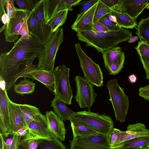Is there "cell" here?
Returning <instances> with one entry per match:
<instances>
[{
  "label": "cell",
  "instance_id": "10",
  "mask_svg": "<svg viewBox=\"0 0 149 149\" xmlns=\"http://www.w3.org/2000/svg\"><path fill=\"white\" fill-rule=\"evenodd\" d=\"M28 127L29 133L25 136L21 137V140H50L55 137L49 128L46 115L41 113L36 116L29 124Z\"/></svg>",
  "mask_w": 149,
  "mask_h": 149
},
{
  "label": "cell",
  "instance_id": "51",
  "mask_svg": "<svg viewBox=\"0 0 149 149\" xmlns=\"http://www.w3.org/2000/svg\"><path fill=\"white\" fill-rule=\"evenodd\" d=\"M6 5V0H0V17L3 15Z\"/></svg>",
  "mask_w": 149,
  "mask_h": 149
},
{
  "label": "cell",
  "instance_id": "21",
  "mask_svg": "<svg viewBox=\"0 0 149 149\" xmlns=\"http://www.w3.org/2000/svg\"><path fill=\"white\" fill-rule=\"evenodd\" d=\"M126 131L128 134L125 141L139 137L149 136V130L144 124L140 122L128 125Z\"/></svg>",
  "mask_w": 149,
  "mask_h": 149
},
{
  "label": "cell",
  "instance_id": "38",
  "mask_svg": "<svg viewBox=\"0 0 149 149\" xmlns=\"http://www.w3.org/2000/svg\"><path fill=\"white\" fill-rule=\"evenodd\" d=\"M135 48L139 56L149 57V44L145 41L140 40Z\"/></svg>",
  "mask_w": 149,
  "mask_h": 149
},
{
  "label": "cell",
  "instance_id": "20",
  "mask_svg": "<svg viewBox=\"0 0 149 149\" xmlns=\"http://www.w3.org/2000/svg\"><path fill=\"white\" fill-rule=\"evenodd\" d=\"M51 106L53 108L54 112L63 121L70 120L76 113L70 109L65 102L56 96L52 101Z\"/></svg>",
  "mask_w": 149,
  "mask_h": 149
},
{
  "label": "cell",
  "instance_id": "28",
  "mask_svg": "<svg viewBox=\"0 0 149 149\" xmlns=\"http://www.w3.org/2000/svg\"><path fill=\"white\" fill-rule=\"evenodd\" d=\"M136 34L140 40L149 44V16L141 18L136 26Z\"/></svg>",
  "mask_w": 149,
  "mask_h": 149
},
{
  "label": "cell",
  "instance_id": "13",
  "mask_svg": "<svg viewBox=\"0 0 149 149\" xmlns=\"http://www.w3.org/2000/svg\"><path fill=\"white\" fill-rule=\"evenodd\" d=\"M30 12V11L17 8L16 15L10 19L4 30L6 41L13 42L18 39L19 31Z\"/></svg>",
  "mask_w": 149,
  "mask_h": 149
},
{
  "label": "cell",
  "instance_id": "40",
  "mask_svg": "<svg viewBox=\"0 0 149 149\" xmlns=\"http://www.w3.org/2000/svg\"><path fill=\"white\" fill-rule=\"evenodd\" d=\"M14 1L13 0H6V13L10 19L13 17L17 12V8L14 6Z\"/></svg>",
  "mask_w": 149,
  "mask_h": 149
},
{
  "label": "cell",
  "instance_id": "49",
  "mask_svg": "<svg viewBox=\"0 0 149 149\" xmlns=\"http://www.w3.org/2000/svg\"><path fill=\"white\" fill-rule=\"evenodd\" d=\"M81 1V0H65L66 4L71 7L78 5Z\"/></svg>",
  "mask_w": 149,
  "mask_h": 149
},
{
  "label": "cell",
  "instance_id": "11",
  "mask_svg": "<svg viewBox=\"0 0 149 149\" xmlns=\"http://www.w3.org/2000/svg\"><path fill=\"white\" fill-rule=\"evenodd\" d=\"M0 134L6 137L10 135L11 129L9 107V98L5 85L0 81Z\"/></svg>",
  "mask_w": 149,
  "mask_h": 149
},
{
  "label": "cell",
  "instance_id": "45",
  "mask_svg": "<svg viewBox=\"0 0 149 149\" xmlns=\"http://www.w3.org/2000/svg\"><path fill=\"white\" fill-rule=\"evenodd\" d=\"M21 137V136L13 135L12 137V143L9 149H18Z\"/></svg>",
  "mask_w": 149,
  "mask_h": 149
},
{
  "label": "cell",
  "instance_id": "30",
  "mask_svg": "<svg viewBox=\"0 0 149 149\" xmlns=\"http://www.w3.org/2000/svg\"><path fill=\"white\" fill-rule=\"evenodd\" d=\"M36 149H67L64 145L56 137L50 140L40 139Z\"/></svg>",
  "mask_w": 149,
  "mask_h": 149
},
{
  "label": "cell",
  "instance_id": "25",
  "mask_svg": "<svg viewBox=\"0 0 149 149\" xmlns=\"http://www.w3.org/2000/svg\"><path fill=\"white\" fill-rule=\"evenodd\" d=\"M70 123L73 138L77 136L87 137L100 134L85 125L72 122Z\"/></svg>",
  "mask_w": 149,
  "mask_h": 149
},
{
  "label": "cell",
  "instance_id": "16",
  "mask_svg": "<svg viewBox=\"0 0 149 149\" xmlns=\"http://www.w3.org/2000/svg\"><path fill=\"white\" fill-rule=\"evenodd\" d=\"M98 2L84 13L71 26L72 29L76 32L80 31H92L95 13Z\"/></svg>",
  "mask_w": 149,
  "mask_h": 149
},
{
  "label": "cell",
  "instance_id": "14",
  "mask_svg": "<svg viewBox=\"0 0 149 149\" xmlns=\"http://www.w3.org/2000/svg\"><path fill=\"white\" fill-rule=\"evenodd\" d=\"M21 77L30 78L39 81L54 95V78L53 71L40 69L36 66L25 72Z\"/></svg>",
  "mask_w": 149,
  "mask_h": 149
},
{
  "label": "cell",
  "instance_id": "44",
  "mask_svg": "<svg viewBox=\"0 0 149 149\" xmlns=\"http://www.w3.org/2000/svg\"><path fill=\"white\" fill-rule=\"evenodd\" d=\"M139 95L144 99L149 100V84L140 87L139 90Z\"/></svg>",
  "mask_w": 149,
  "mask_h": 149
},
{
  "label": "cell",
  "instance_id": "8",
  "mask_svg": "<svg viewBox=\"0 0 149 149\" xmlns=\"http://www.w3.org/2000/svg\"><path fill=\"white\" fill-rule=\"evenodd\" d=\"M76 93L74 98L81 108L88 110L93 105L97 96L93 88V85L81 77L76 75L74 78Z\"/></svg>",
  "mask_w": 149,
  "mask_h": 149
},
{
  "label": "cell",
  "instance_id": "19",
  "mask_svg": "<svg viewBox=\"0 0 149 149\" xmlns=\"http://www.w3.org/2000/svg\"><path fill=\"white\" fill-rule=\"evenodd\" d=\"M126 13L136 21V19L143 10L149 4V0H124Z\"/></svg>",
  "mask_w": 149,
  "mask_h": 149
},
{
  "label": "cell",
  "instance_id": "32",
  "mask_svg": "<svg viewBox=\"0 0 149 149\" xmlns=\"http://www.w3.org/2000/svg\"><path fill=\"white\" fill-rule=\"evenodd\" d=\"M111 9L106 6L101 0H99L94 18V23L99 21L105 15L110 14Z\"/></svg>",
  "mask_w": 149,
  "mask_h": 149
},
{
  "label": "cell",
  "instance_id": "37",
  "mask_svg": "<svg viewBox=\"0 0 149 149\" xmlns=\"http://www.w3.org/2000/svg\"><path fill=\"white\" fill-rule=\"evenodd\" d=\"M99 21L104 24L110 31H117L122 28L117 23L109 19L108 14L102 17Z\"/></svg>",
  "mask_w": 149,
  "mask_h": 149
},
{
  "label": "cell",
  "instance_id": "5",
  "mask_svg": "<svg viewBox=\"0 0 149 149\" xmlns=\"http://www.w3.org/2000/svg\"><path fill=\"white\" fill-rule=\"evenodd\" d=\"M63 29L60 28L52 34L43 50L38 57V63L37 67L38 68L53 70L57 53L63 41Z\"/></svg>",
  "mask_w": 149,
  "mask_h": 149
},
{
  "label": "cell",
  "instance_id": "26",
  "mask_svg": "<svg viewBox=\"0 0 149 149\" xmlns=\"http://www.w3.org/2000/svg\"><path fill=\"white\" fill-rule=\"evenodd\" d=\"M68 11L65 10L57 13L47 23L52 33L65 23L67 19Z\"/></svg>",
  "mask_w": 149,
  "mask_h": 149
},
{
  "label": "cell",
  "instance_id": "54",
  "mask_svg": "<svg viewBox=\"0 0 149 149\" xmlns=\"http://www.w3.org/2000/svg\"><path fill=\"white\" fill-rule=\"evenodd\" d=\"M147 148H139L136 149H127L125 148H122L119 147H116L113 148L110 147L108 149H147Z\"/></svg>",
  "mask_w": 149,
  "mask_h": 149
},
{
  "label": "cell",
  "instance_id": "7",
  "mask_svg": "<svg viewBox=\"0 0 149 149\" xmlns=\"http://www.w3.org/2000/svg\"><path fill=\"white\" fill-rule=\"evenodd\" d=\"M70 68L64 64L54 68V95L68 105L72 104V91L69 81Z\"/></svg>",
  "mask_w": 149,
  "mask_h": 149
},
{
  "label": "cell",
  "instance_id": "24",
  "mask_svg": "<svg viewBox=\"0 0 149 149\" xmlns=\"http://www.w3.org/2000/svg\"><path fill=\"white\" fill-rule=\"evenodd\" d=\"M24 119L28 126L36 116L41 113L39 109L30 105L19 104Z\"/></svg>",
  "mask_w": 149,
  "mask_h": 149
},
{
  "label": "cell",
  "instance_id": "35",
  "mask_svg": "<svg viewBox=\"0 0 149 149\" xmlns=\"http://www.w3.org/2000/svg\"><path fill=\"white\" fill-rule=\"evenodd\" d=\"M40 139H32L23 140L20 139L18 149H36Z\"/></svg>",
  "mask_w": 149,
  "mask_h": 149
},
{
  "label": "cell",
  "instance_id": "23",
  "mask_svg": "<svg viewBox=\"0 0 149 149\" xmlns=\"http://www.w3.org/2000/svg\"><path fill=\"white\" fill-rule=\"evenodd\" d=\"M149 143V136H141L124 142L116 147L127 149L147 148Z\"/></svg>",
  "mask_w": 149,
  "mask_h": 149
},
{
  "label": "cell",
  "instance_id": "3",
  "mask_svg": "<svg viewBox=\"0 0 149 149\" xmlns=\"http://www.w3.org/2000/svg\"><path fill=\"white\" fill-rule=\"evenodd\" d=\"M70 121L90 127L100 134L109 136L114 128L111 117L88 110L76 112Z\"/></svg>",
  "mask_w": 149,
  "mask_h": 149
},
{
  "label": "cell",
  "instance_id": "57",
  "mask_svg": "<svg viewBox=\"0 0 149 149\" xmlns=\"http://www.w3.org/2000/svg\"></svg>",
  "mask_w": 149,
  "mask_h": 149
},
{
  "label": "cell",
  "instance_id": "34",
  "mask_svg": "<svg viewBox=\"0 0 149 149\" xmlns=\"http://www.w3.org/2000/svg\"><path fill=\"white\" fill-rule=\"evenodd\" d=\"M37 23L35 8L31 11L27 19V24L29 33L34 36Z\"/></svg>",
  "mask_w": 149,
  "mask_h": 149
},
{
  "label": "cell",
  "instance_id": "47",
  "mask_svg": "<svg viewBox=\"0 0 149 149\" xmlns=\"http://www.w3.org/2000/svg\"><path fill=\"white\" fill-rule=\"evenodd\" d=\"M127 134L128 133L126 131H121L118 141L114 147L118 146L120 144L125 141Z\"/></svg>",
  "mask_w": 149,
  "mask_h": 149
},
{
  "label": "cell",
  "instance_id": "39",
  "mask_svg": "<svg viewBox=\"0 0 149 149\" xmlns=\"http://www.w3.org/2000/svg\"><path fill=\"white\" fill-rule=\"evenodd\" d=\"M121 131L113 128L109 135V142L111 147L113 148L117 144Z\"/></svg>",
  "mask_w": 149,
  "mask_h": 149
},
{
  "label": "cell",
  "instance_id": "41",
  "mask_svg": "<svg viewBox=\"0 0 149 149\" xmlns=\"http://www.w3.org/2000/svg\"><path fill=\"white\" fill-rule=\"evenodd\" d=\"M27 18L24 21L18 32L19 35H21V37L25 39H29L31 36L29 34V32L27 24Z\"/></svg>",
  "mask_w": 149,
  "mask_h": 149
},
{
  "label": "cell",
  "instance_id": "36",
  "mask_svg": "<svg viewBox=\"0 0 149 149\" xmlns=\"http://www.w3.org/2000/svg\"><path fill=\"white\" fill-rule=\"evenodd\" d=\"M99 0H81L78 5L80 6L81 8L80 13L77 15L75 20H77L84 13L90 9L96 3L98 2Z\"/></svg>",
  "mask_w": 149,
  "mask_h": 149
},
{
  "label": "cell",
  "instance_id": "12",
  "mask_svg": "<svg viewBox=\"0 0 149 149\" xmlns=\"http://www.w3.org/2000/svg\"><path fill=\"white\" fill-rule=\"evenodd\" d=\"M44 3V0H39L35 8L37 23L33 36L45 46L52 33L49 26L45 22Z\"/></svg>",
  "mask_w": 149,
  "mask_h": 149
},
{
  "label": "cell",
  "instance_id": "9",
  "mask_svg": "<svg viewBox=\"0 0 149 149\" xmlns=\"http://www.w3.org/2000/svg\"><path fill=\"white\" fill-rule=\"evenodd\" d=\"M70 149H108L110 148L109 136L100 134L73 138L70 141Z\"/></svg>",
  "mask_w": 149,
  "mask_h": 149
},
{
  "label": "cell",
  "instance_id": "43",
  "mask_svg": "<svg viewBox=\"0 0 149 149\" xmlns=\"http://www.w3.org/2000/svg\"><path fill=\"white\" fill-rule=\"evenodd\" d=\"M92 31L98 32H107L110 31L104 24L99 21L94 23Z\"/></svg>",
  "mask_w": 149,
  "mask_h": 149
},
{
  "label": "cell",
  "instance_id": "55",
  "mask_svg": "<svg viewBox=\"0 0 149 149\" xmlns=\"http://www.w3.org/2000/svg\"><path fill=\"white\" fill-rule=\"evenodd\" d=\"M147 9H149V4L146 8Z\"/></svg>",
  "mask_w": 149,
  "mask_h": 149
},
{
  "label": "cell",
  "instance_id": "29",
  "mask_svg": "<svg viewBox=\"0 0 149 149\" xmlns=\"http://www.w3.org/2000/svg\"><path fill=\"white\" fill-rule=\"evenodd\" d=\"M122 51V48L118 46L113 47L102 53L104 65L107 70Z\"/></svg>",
  "mask_w": 149,
  "mask_h": 149
},
{
  "label": "cell",
  "instance_id": "18",
  "mask_svg": "<svg viewBox=\"0 0 149 149\" xmlns=\"http://www.w3.org/2000/svg\"><path fill=\"white\" fill-rule=\"evenodd\" d=\"M11 125L10 135H13L20 129L28 127L24 119L19 104L9 100Z\"/></svg>",
  "mask_w": 149,
  "mask_h": 149
},
{
  "label": "cell",
  "instance_id": "42",
  "mask_svg": "<svg viewBox=\"0 0 149 149\" xmlns=\"http://www.w3.org/2000/svg\"><path fill=\"white\" fill-rule=\"evenodd\" d=\"M146 73V78L149 81V57L139 56Z\"/></svg>",
  "mask_w": 149,
  "mask_h": 149
},
{
  "label": "cell",
  "instance_id": "31",
  "mask_svg": "<svg viewBox=\"0 0 149 149\" xmlns=\"http://www.w3.org/2000/svg\"><path fill=\"white\" fill-rule=\"evenodd\" d=\"M125 58V53L122 51L108 70L110 75H115L120 72L123 67Z\"/></svg>",
  "mask_w": 149,
  "mask_h": 149
},
{
  "label": "cell",
  "instance_id": "27",
  "mask_svg": "<svg viewBox=\"0 0 149 149\" xmlns=\"http://www.w3.org/2000/svg\"><path fill=\"white\" fill-rule=\"evenodd\" d=\"M35 86V83L24 78L18 84L14 85V89L16 93L22 95L33 92Z\"/></svg>",
  "mask_w": 149,
  "mask_h": 149
},
{
  "label": "cell",
  "instance_id": "6",
  "mask_svg": "<svg viewBox=\"0 0 149 149\" xmlns=\"http://www.w3.org/2000/svg\"><path fill=\"white\" fill-rule=\"evenodd\" d=\"M84 78L97 87L103 86V76L99 64L96 63L83 51L79 43L75 44Z\"/></svg>",
  "mask_w": 149,
  "mask_h": 149
},
{
  "label": "cell",
  "instance_id": "22",
  "mask_svg": "<svg viewBox=\"0 0 149 149\" xmlns=\"http://www.w3.org/2000/svg\"><path fill=\"white\" fill-rule=\"evenodd\" d=\"M109 14L116 17L117 23L122 28L132 29L137 26L136 21L126 13L112 10Z\"/></svg>",
  "mask_w": 149,
  "mask_h": 149
},
{
  "label": "cell",
  "instance_id": "48",
  "mask_svg": "<svg viewBox=\"0 0 149 149\" xmlns=\"http://www.w3.org/2000/svg\"><path fill=\"white\" fill-rule=\"evenodd\" d=\"M4 137L0 134V149H9L11 145L6 143Z\"/></svg>",
  "mask_w": 149,
  "mask_h": 149
},
{
  "label": "cell",
  "instance_id": "15",
  "mask_svg": "<svg viewBox=\"0 0 149 149\" xmlns=\"http://www.w3.org/2000/svg\"><path fill=\"white\" fill-rule=\"evenodd\" d=\"M46 116L49 128L54 136L64 141L66 130L63 121L52 111H47Z\"/></svg>",
  "mask_w": 149,
  "mask_h": 149
},
{
  "label": "cell",
  "instance_id": "52",
  "mask_svg": "<svg viewBox=\"0 0 149 149\" xmlns=\"http://www.w3.org/2000/svg\"><path fill=\"white\" fill-rule=\"evenodd\" d=\"M128 78L129 81L132 84L135 83L137 80V77L134 74L129 75Z\"/></svg>",
  "mask_w": 149,
  "mask_h": 149
},
{
  "label": "cell",
  "instance_id": "46",
  "mask_svg": "<svg viewBox=\"0 0 149 149\" xmlns=\"http://www.w3.org/2000/svg\"><path fill=\"white\" fill-rule=\"evenodd\" d=\"M29 128L28 127H23L17 131L13 135L24 137L26 136L29 133Z\"/></svg>",
  "mask_w": 149,
  "mask_h": 149
},
{
  "label": "cell",
  "instance_id": "1",
  "mask_svg": "<svg viewBox=\"0 0 149 149\" xmlns=\"http://www.w3.org/2000/svg\"><path fill=\"white\" fill-rule=\"evenodd\" d=\"M8 52L0 55V81L7 91L15 85L17 79L25 72L36 67L33 64L43 50L44 46L32 36L29 39L21 37Z\"/></svg>",
  "mask_w": 149,
  "mask_h": 149
},
{
  "label": "cell",
  "instance_id": "50",
  "mask_svg": "<svg viewBox=\"0 0 149 149\" xmlns=\"http://www.w3.org/2000/svg\"><path fill=\"white\" fill-rule=\"evenodd\" d=\"M1 20L4 24H7L9 22L10 18L7 15L5 10L3 12V15L0 17Z\"/></svg>",
  "mask_w": 149,
  "mask_h": 149
},
{
  "label": "cell",
  "instance_id": "33",
  "mask_svg": "<svg viewBox=\"0 0 149 149\" xmlns=\"http://www.w3.org/2000/svg\"><path fill=\"white\" fill-rule=\"evenodd\" d=\"M38 1L36 0H14L19 9L31 11L36 7Z\"/></svg>",
  "mask_w": 149,
  "mask_h": 149
},
{
  "label": "cell",
  "instance_id": "4",
  "mask_svg": "<svg viewBox=\"0 0 149 149\" xmlns=\"http://www.w3.org/2000/svg\"><path fill=\"white\" fill-rule=\"evenodd\" d=\"M106 86L109 92L116 120L121 123L124 122L129 107L128 96L125 94L124 88L119 85L116 79L108 81Z\"/></svg>",
  "mask_w": 149,
  "mask_h": 149
},
{
  "label": "cell",
  "instance_id": "56",
  "mask_svg": "<svg viewBox=\"0 0 149 149\" xmlns=\"http://www.w3.org/2000/svg\"><path fill=\"white\" fill-rule=\"evenodd\" d=\"M147 148L148 149H149V143L147 145Z\"/></svg>",
  "mask_w": 149,
  "mask_h": 149
},
{
  "label": "cell",
  "instance_id": "17",
  "mask_svg": "<svg viewBox=\"0 0 149 149\" xmlns=\"http://www.w3.org/2000/svg\"><path fill=\"white\" fill-rule=\"evenodd\" d=\"M65 10H73L72 7L66 4L65 0H44V14L46 24L56 14Z\"/></svg>",
  "mask_w": 149,
  "mask_h": 149
},
{
  "label": "cell",
  "instance_id": "53",
  "mask_svg": "<svg viewBox=\"0 0 149 149\" xmlns=\"http://www.w3.org/2000/svg\"><path fill=\"white\" fill-rule=\"evenodd\" d=\"M139 37L137 36H132L128 40V42L131 43L135 42L139 40Z\"/></svg>",
  "mask_w": 149,
  "mask_h": 149
},
{
  "label": "cell",
  "instance_id": "2",
  "mask_svg": "<svg viewBox=\"0 0 149 149\" xmlns=\"http://www.w3.org/2000/svg\"><path fill=\"white\" fill-rule=\"evenodd\" d=\"M79 40L86 43V45L95 48L98 52L103 53L116 47L119 43L128 41L132 37L131 31L122 28L117 31L98 32L92 31L77 32Z\"/></svg>",
  "mask_w": 149,
  "mask_h": 149
}]
</instances>
